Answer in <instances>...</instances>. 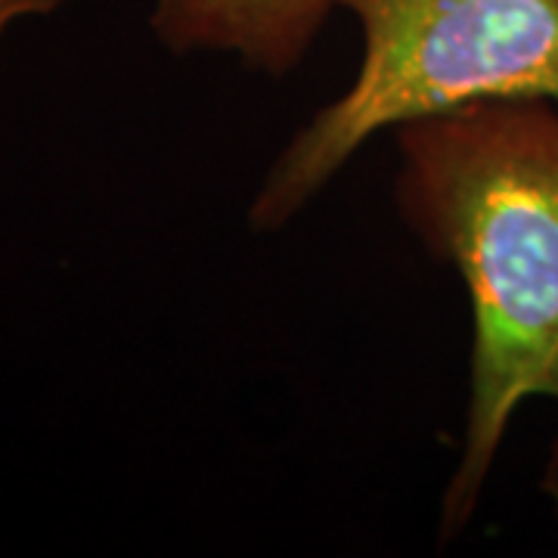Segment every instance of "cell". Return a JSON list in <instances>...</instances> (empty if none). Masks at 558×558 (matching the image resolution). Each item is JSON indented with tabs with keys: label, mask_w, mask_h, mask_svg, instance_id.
<instances>
[{
	"label": "cell",
	"mask_w": 558,
	"mask_h": 558,
	"mask_svg": "<svg viewBox=\"0 0 558 558\" xmlns=\"http://www.w3.org/2000/svg\"><path fill=\"white\" fill-rule=\"evenodd\" d=\"M395 205L472 314L459 462L438 543L469 527L512 418L558 400V102L487 100L395 128Z\"/></svg>",
	"instance_id": "obj_1"
},
{
	"label": "cell",
	"mask_w": 558,
	"mask_h": 558,
	"mask_svg": "<svg viewBox=\"0 0 558 558\" xmlns=\"http://www.w3.org/2000/svg\"><path fill=\"white\" fill-rule=\"evenodd\" d=\"M360 25L351 87L279 149L248 227L279 233L381 131L487 100L558 102V0H339Z\"/></svg>",
	"instance_id": "obj_2"
},
{
	"label": "cell",
	"mask_w": 558,
	"mask_h": 558,
	"mask_svg": "<svg viewBox=\"0 0 558 558\" xmlns=\"http://www.w3.org/2000/svg\"><path fill=\"white\" fill-rule=\"evenodd\" d=\"M339 0H153L149 32L174 57L215 53L286 78L299 69Z\"/></svg>",
	"instance_id": "obj_3"
},
{
	"label": "cell",
	"mask_w": 558,
	"mask_h": 558,
	"mask_svg": "<svg viewBox=\"0 0 558 558\" xmlns=\"http://www.w3.org/2000/svg\"><path fill=\"white\" fill-rule=\"evenodd\" d=\"M69 0H0V40L7 38V32L13 25L25 20H40L57 13Z\"/></svg>",
	"instance_id": "obj_4"
},
{
	"label": "cell",
	"mask_w": 558,
	"mask_h": 558,
	"mask_svg": "<svg viewBox=\"0 0 558 558\" xmlns=\"http://www.w3.org/2000/svg\"><path fill=\"white\" fill-rule=\"evenodd\" d=\"M539 494L546 497V502L553 506L558 519V438L549 447V457L543 462V472H539Z\"/></svg>",
	"instance_id": "obj_5"
}]
</instances>
